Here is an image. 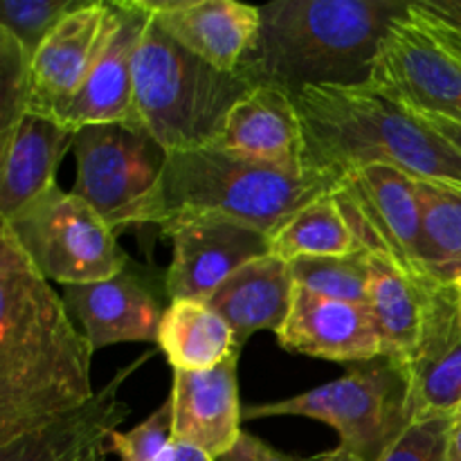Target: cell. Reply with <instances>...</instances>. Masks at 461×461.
Returning a JSON list of instances; mask_svg holds the SVG:
<instances>
[{"label":"cell","mask_w":461,"mask_h":461,"mask_svg":"<svg viewBox=\"0 0 461 461\" xmlns=\"http://www.w3.org/2000/svg\"><path fill=\"white\" fill-rule=\"evenodd\" d=\"M113 21L108 39L59 122L72 131L108 122H138L135 117L133 63L151 14L142 0H111Z\"/></svg>","instance_id":"obj_13"},{"label":"cell","mask_w":461,"mask_h":461,"mask_svg":"<svg viewBox=\"0 0 461 461\" xmlns=\"http://www.w3.org/2000/svg\"><path fill=\"white\" fill-rule=\"evenodd\" d=\"M360 250L417 277H430L419 259L421 203L417 180L392 167L351 169L333 189Z\"/></svg>","instance_id":"obj_9"},{"label":"cell","mask_w":461,"mask_h":461,"mask_svg":"<svg viewBox=\"0 0 461 461\" xmlns=\"http://www.w3.org/2000/svg\"><path fill=\"white\" fill-rule=\"evenodd\" d=\"M0 225L12 230L34 268L50 284L104 282L131 264L117 241V230L84 198L63 192L59 185Z\"/></svg>","instance_id":"obj_7"},{"label":"cell","mask_w":461,"mask_h":461,"mask_svg":"<svg viewBox=\"0 0 461 461\" xmlns=\"http://www.w3.org/2000/svg\"><path fill=\"white\" fill-rule=\"evenodd\" d=\"M174 441V403L171 396L133 430H115L106 441V455L120 461H158L167 446Z\"/></svg>","instance_id":"obj_30"},{"label":"cell","mask_w":461,"mask_h":461,"mask_svg":"<svg viewBox=\"0 0 461 461\" xmlns=\"http://www.w3.org/2000/svg\"><path fill=\"white\" fill-rule=\"evenodd\" d=\"M216 144L288 174L311 171L300 113L293 95L277 86H252L232 106Z\"/></svg>","instance_id":"obj_19"},{"label":"cell","mask_w":461,"mask_h":461,"mask_svg":"<svg viewBox=\"0 0 461 461\" xmlns=\"http://www.w3.org/2000/svg\"><path fill=\"white\" fill-rule=\"evenodd\" d=\"M455 286H457V291H459V297H461V277L457 279V282H455Z\"/></svg>","instance_id":"obj_40"},{"label":"cell","mask_w":461,"mask_h":461,"mask_svg":"<svg viewBox=\"0 0 461 461\" xmlns=\"http://www.w3.org/2000/svg\"><path fill=\"white\" fill-rule=\"evenodd\" d=\"M293 95L306 140V165L340 180L369 165L461 189V151L421 115L374 84L309 86Z\"/></svg>","instance_id":"obj_2"},{"label":"cell","mask_w":461,"mask_h":461,"mask_svg":"<svg viewBox=\"0 0 461 461\" xmlns=\"http://www.w3.org/2000/svg\"><path fill=\"white\" fill-rule=\"evenodd\" d=\"M293 293L291 264L266 255L237 270L205 304L230 324L239 347H243L252 333H277L284 327L291 313Z\"/></svg>","instance_id":"obj_22"},{"label":"cell","mask_w":461,"mask_h":461,"mask_svg":"<svg viewBox=\"0 0 461 461\" xmlns=\"http://www.w3.org/2000/svg\"><path fill=\"white\" fill-rule=\"evenodd\" d=\"M448 461H461V419H453L450 421Z\"/></svg>","instance_id":"obj_37"},{"label":"cell","mask_w":461,"mask_h":461,"mask_svg":"<svg viewBox=\"0 0 461 461\" xmlns=\"http://www.w3.org/2000/svg\"><path fill=\"white\" fill-rule=\"evenodd\" d=\"M93 354L63 297L0 225V446L88 403Z\"/></svg>","instance_id":"obj_1"},{"label":"cell","mask_w":461,"mask_h":461,"mask_svg":"<svg viewBox=\"0 0 461 461\" xmlns=\"http://www.w3.org/2000/svg\"><path fill=\"white\" fill-rule=\"evenodd\" d=\"M158 461H214L210 457V455H205L203 450L194 448V446H187L183 444V441H171L169 446H167L165 453L160 455V459Z\"/></svg>","instance_id":"obj_35"},{"label":"cell","mask_w":461,"mask_h":461,"mask_svg":"<svg viewBox=\"0 0 461 461\" xmlns=\"http://www.w3.org/2000/svg\"><path fill=\"white\" fill-rule=\"evenodd\" d=\"M86 3L88 0H0V30L9 32L34 59L54 27Z\"/></svg>","instance_id":"obj_28"},{"label":"cell","mask_w":461,"mask_h":461,"mask_svg":"<svg viewBox=\"0 0 461 461\" xmlns=\"http://www.w3.org/2000/svg\"><path fill=\"white\" fill-rule=\"evenodd\" d=\"M358 250V239L347 223L333 192L297 210L270 237V255L288 264L304 257H345Z\"/></svg>","instance_id":"obj_25"},{"label":"cell","mask_w":461,"mask_h":461,"mask_svg":"<svg viewBox=\"0 0 461 461\" xmlns=\"http://www.w3.org/2000/svg\"><path fill=\"white\" fill-rule=\"evenodd\" d=\"M414 7L461 32V0H412Z\"/></svg>","instance_id":"obj_34"},{"label":"cell","mask_w":461,"mask_h":461,"mask_svg":"<svg viewBox=\"0 0 461 461\" xmlns=\"http://www.w3.org/2000/svg\"><path fill=\"white\" fill-rule=\"evenodd\" d=\"M156 345L180 372H207L241 351L230 324L196 300L167 304Z\"/></svg>","instance_id":"obj_24"},{"label":"cell","mask_w":461,"mask_h":461,"mask_svg":"<svg viewBox=\"0 0 461 461\" xmlns=\"http://www.w3.org/2000/svg\"><path fill=\"white\" fill-rule=\"evenodd\" d=\"M453 419H461V405L457 408V412H455V417Z\"/></svg>","instance_id":"obj_41"},{"label":"cell","mask_w":461,"mask_h":461,"mask_svg":"<svg viewBox=\"0 0 461 461\" xmlns=\"http://www.w3.org/2000/svg\"><path fill=\"white\" fill-rule=\"evenodd\" d=\"M403 369L412 423L455 417L461 405V297L455 284H437L423 338Z\"/></svg>","instance_id":"obj_15"},{"label":"cell","mask_w":461,"mask_h":461,"mask_svg":"<svg viewBox=\"0 0 461 461\" xmlns=\"http://www.w3.org/2000/svg\"><path fill=\"white\" fill-rule=\"evenodd\" d=\"M369 84L417 115L446 117L461 124V66L410 9L387 32Z\"/></svg>","instance_id":"obj_10"},{"label":"cell","mask_w":461,"mask_h":461,"mask_svg":"<svg viewBox=\"0 0 461 461\" xmlns=\"http://www.w3.org/2000/svg\"><path fill=\"white\" fill-rule=\"evenodd\" d=\"M153 21L221 72H239L259 34V7L237 0H142Z\"/></svg>","instance_id":"obj_17"},{"label":"cell","mask_w":461,"mask_h":461,"mask_svg":"<svg viewBox=\"0 0 461 461\" xmlns=\"http://www.w3.org/2000/svg\"><path fill=\"white\" fill-rule=\"evenodd\" d=\"M165 277L131 261L122 273L104 282L63 286V302L81 324L93 351L120 342H158Z\"/></svg>","instance_id":"obj_11"},{"label":"cell","mask_w":461,"mask_h":461,"mask_svg":"<svg viewBox=\"0 0 461 461\" xmlns=\"http://www.w3.org/2000/svg\"><path fill=\"white\" fill-rule=\"evenodd\" d=\"M277 342L291 354L340 365H363L383 356L381 338L367 304L329 300L295 286L293 306Z\"/></svg>","instance_id":"obj_16"},{"label":"cell","mask_w":461,"mask_h":461,"mask_svg":"<svg viewBox=\"0 0 461 461\" xmlns=\"http://www.w3.org/2000/svg\"><path fill=\"white\" fill-rule=\"evenodd\" d=\"M111 21V0H88L54 27L32 61L30 113L61 117L88 79L108 39Z\"/></svg>","instance_id":"obj_14"},{"label":"cell","mask_w":461,"mask_h":461,"mask_svg":"<svg viewBox=\"0 0 461 461\" xmlns=\"http://www.w3.org/2000/svg\"><path fill=\"white\" fill-rule=\"evenodd\" d=\"M151 356L153 351H149L133 365L120 369L113 381L95 392L93 399L81 408L0 446V461H77L90 450H106L108 437L131 412L129 405L120 399V387Z\"/></svg>","instance_id":"obj_20"},{"label":"cell","mask_w":461,"mask_h":461,"mask_svg":"<svg viewBox=\"0 0 461 461\" xmlns=\"http://www.w3.org/2000/svg\"><path fill=\"white\" fill-rule=\"evenodd\" d=\"M32 61L34 59L9 32L0 30V140L30 113Z\"/></svg>","instance_id":"obj_29"},{"label":"cell","mask_w":461,"mask_h":461,"mask_svg":"<svg viewBox=\"0 0 461 461\" xmlns=\"http://www.w3.org/2000/svg\"><path fill=\"white\" fill-rule=\"evenodd\" d=\"M336 187L338 180L320 171L288 174L212 144L169 153L131 225H153L169 237L192 221H232L273 237L297 210Z\"/></svg>","instance_id":"obj_4"},{"label":"cell","mask_w":461,"mask_h":461,"mask_svg":"<svg viewBox=\"0 0 461 461\" xmlns=\"http://www.w3.org/2000/svg\"><path fill=\"white\" fill-rule=\"evenodd\" d=\"M104 457H106V450L97 448V450H90V453H86L84 457H79L77 461H102Z\"/></svg>","instance_id":"obj_39"},{"label":"cell","mask_w":461,"mask_h":461,"mask_svg":"<svg viewBox=\"0 0 461 461\" xmlns=\"http://www.w3.org/2000/svg\"><path fill=\"white\" fill-rule=\"evenodd\" d=\"M239 354L207 372L174 369V439L219 461L243 435L239 399Z\"/></svg>","instance_id":"obj_18"},{"label":"cell","mask_w":461,"mask_h":461,"mask_svg":"<svg viewBox=\"0 0 461 461\" xmlns=\"http://www.w3.org/2000/svg\"><path fill=\"white\" fill-rule=\"evenodd\" d=\"M410 12H412V16L417 18V21L421 23L428 32H430L432 39H435L437 43H439L441 48H444L446 52H448L450 57H453L455 61L461 66V32L444 25V23L437 21V18L430 16V14L421 12L419 7H414V3H410Z\"/></svg>","instance_id":"obj_33"},{"label":"cell","mask_w":461,"mask_h":461,"mask_svg":"<svg viewBox=\"0 0 461 461\" xmlns=\"http://www.w3.org/2000/svg\"><path fill=\"white\" fill-rule=\"evenodd\" d=\"M421 203L419 259L423 270L441 284L461 277V189L417 180Z\"/></svg>","instance_id":"obj_26"},{"label":"cell","mask_w":461,"mask_h":461,"mask_svg":"<svg viewBox=\"0 0 461 461\" xmlns=\"http://www.w3.org/2000/svg\"><path fill=\"white\" fill-rule=\"evenodd\" d=\"M72 142L75 131L39 113H27L0 140V223L12 221L57 185V169Z\"/></svg>","instance_id":"obj_21"},{"label":"cell","mask_w":461,"mask_h":461,"mask_svg":"<svg viewBox=\"0 0 461 461\" xmlns=\"http://www.w3.org/2000/svg\"><path fill=\"white\" fill-rule=\"evenodd\" d=\"M135 117L169 153L212 147L234 104L252 88L239 72H221L149 21L133 63Z\"/></svg>","instance_id":"obj_5"},{"label":"cell","mask_w":461,"mask_h":461,"mask_svg":"<svg viewBox=\"0 0 461 461\" xmlns=\"http://www.w3.org/2000/svg\"><path fill=\"white\" fill-rule=\"evenodd\" d=\"M291 275L295 286L306 288L320 297L354 304H367L369 300V257L358 250L345 257H304L291 261Z\"/></svg>","instance_id":"obj_27"},{"label":"cell","mask_w":461,"mask_h":461,"mask_svg":"<svg viewBox=\"0 0 461 461\" xmlns=\"http://www.w3.org/2000/svg\"><path fill=\"white\" fill-rule=\"evenodd\" d=\"M408 374L394 360L354 365L340 378L291 399L243 408L246 421L304 417L331 426L342 448L363 461H381L405 435L410 419Z\"/></svg>","instance_id":"obj_6"},{"label":"cell","mask_w":461,"mask_h":461,"mask_svg":"<svg viewBox=\"0 0 461 461\" xmlns=\"http://www.w3.org/2000/svg\"><path fill=\"white\" fill-rule=\"evenodd\" d=\"M369 257V313L376 324L383 356L403 367L417 351L426 329L437 279L417 277L381 257Z\"/></svg>","instance_id":"obj_23"},{"label":"cell","mask_w":461,"mask_h":461,"mask_svg":"<svg viewBox=\"0 0 461 461\" xmlns=\"http://www.w3.org/2000/svg\"><path fill=\"white\" fill-rule=\"evenodd\" d=\"M77 180L84 198L113 230L131 228L135 212L165 174L169 151L140 122H108L75 131Z\"/></svg>","instance_id":"obj_8"},{"label":"cell","mask_w":461,"mask_h":461,"mask_svg":"<svg viewBox=\"0 0 461 461\" xmlns=\"http://www.w3.org/2000/svg\"><path fill=\"white\" fill-rule=\"evenodd\" d=\"M219 461H306L295 457V455H286L282 450L273 448L270 444H266L259 437L250 435V432H243L239 437V441L234 444V448L228 455H223Z\"/></svg>","instance_id":"obj_32"},{"label":"cell","mask_w":461,"mask_h":461,"mask_svg":"<svg viewBox=\"0 0 461 461\" xmlns=\"http://www.w3.org/2000/svg\"><path fill=\"white\" fill-rule=\"evenodd\" d=\"M453 419L412 423L381 461H448V432Z\"/></svg>","instance_id":"obj_31"},{"label":"cell","mask_w":461,"mask_h":461,"mask_svg":"<svg viewBox=\"0 0 461 461\" xmlns=\"http://www.w3.org/2000/svg\"><path fill=\"white\" fill-rule=\"evenodd\" d=\"M167 300L207 302L237 270L270 255V237L232 221H192L169 234Z\"/></svg>","instance_id":"obj_12"},{"label":"cell","mask_w":461,"mask_h":461,"mask_svg":"<svg viewBox=\"0 0 461 461\" xmlns=\"http://www.w3.org/2000/svg\"><path fill=\"white\" fill-rule=\"evenodd\" d=\"M421 117L432 126V129L439 131V133L444 135L455 149H459L461 151V124H457V122L453 120H446V117H437V115H421Z\"/></svg>","instance_id":"obj_36"},{"label":"cell","mask_w":461,"mask_h":461,"mask_svg":"<svg viewBox=\"0 0 461 461\" xmlns=\"http://www.w3.org/2000/svg\"><path fill=\"white\" fill-rule=\"evenodd\" d=\"M410 0H279L259 5V34L239 75L297 93L372 79L378 50Z\"/></svg>","instance_id":"obj_3"},{"label":"cell","mask_w":461,"mask_h":461,"mask_svg":"<svg viewBox=\"0 0 461 461\" xmlns=\"http://www.w3.org/2000/svg\"><path fill=\"white\" fill-rule=\"evenodd\" d=\"M306 461H363V459H358L356 455H351L347 448L338 446V448L327 450V453L313 455V457H309Z\"/></svg>","instance_id":"obj_38"}]
</instances>
